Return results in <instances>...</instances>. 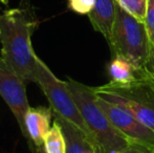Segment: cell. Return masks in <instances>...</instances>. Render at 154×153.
<instances>
[{
  "label": "cell",
  "mask_w": 154,
  "mask_h": 153,
  "mask_svg": "<svg viewBox=\"0 0 154 153\" xmlns=\"http://www.w3.org/2000/svg\"><path fill=\"white\" fill-rule=\"evenodd\" d=\"M35 76H36V83L40 86L41 90L48 100L49 107L53 109L54 115L63 118L77 127L97 149L94 137L88 129L70 91L67 88L65 81L58 79L51 70V68L39 57L37 58Z\"/></svg>",
  "instance_id": "cell-5"
},
{
  "label": "cell",
  "mask_w": 154,
  "mask_h": 153,
  "mask_svg": "<svg viewBox=\"0 0 154 153\" xmlns=\"http://www.w3.org/2000/svg\"><path fill=\"white\" fill-rule=\"evenodd\" d=\"M116 3L114 0H95L94 8L87 15L93 29L109 40L116 20Z\"/></svg>",
  "instance_id": "cell-9"
},
{
  "label": "cell",
  "mask_w": 154,
  "mask_h": 153,
  "mask_svg": "<svg viewBox=\"0 0 154 153\" xmlns=\"http://www.w3.org/2000/svg\"><path fill=\"white\" fill-rule=\"evenodd\" d=\"M44 153H66V139L62 126L55 118L43 143Z\"/></svg>",
  "instance_id": "cell-12"
},
{
  "label": "cell",
  "mask_w": 154,
  "mask_h": 153,
  "mask_svg": "<svg viewBox=\"0 0 154 153\" xmlns=\"http://www.w3.org/2000/svg\"><path fill=\"white\" fill-rule=\"evenodd\" d=\"M88 129L97 143L99 153H121L130 147L99 106L93 87L68 78L65 81Z\"/></svg>",
  "instance_id": "cell-2"
},
{
  "label": "cell",
  "mask_w": 154,
  "mask_h": 153,
  "mask_svg": "<svg viewBox=\"0 0 154 153\" xmlns=\"http://www.w3.org/2000/svg\"><path fill=\"white\" fill-rule=\"evenodd\" d=\"M0 34H1V29H0Z\"/></svg>",
  "instance_id": "cell-19"
},
{
  "label": "cell",
  "mask_w": 154,
  "mask_h": 153,
  "mask_svg": "<svg viewBox=\"0 0 154 153\" xmlns=\"http://www.w3.org/2000/svg\"><path fill=\"white\" fill-rule=\"evenodd\" d=\"M53 109L51 107H31L25 115V129L29 136V146L32 153H44L43 143L51 128Z\"/></svg>",
  "instance_id": "cell-8"
},
{
  "label": "cell",
  "mask_w": 154,
  "mask_h": 153,
  "mask_svg": "<svg viewBox=\"0 0 154 153\" xmlns=\"http://www.w3.org/2000/svg\"><path fill=\"white\" fill-rule=\"evenodd\" d=\"M121 153H150V152L146 151V150L142 149V148L135 147V146H130V147L126 148V149Z\"/></svg>",
  "instance_id": "cell-17"
},
{
  "label": "cell",
  "mask_w": 154,
  "mask_h": 153,
  "mask_svg": "<svg viewBox=\"0 0 154 153\" xmlns=\"http://www.w3.org/2000/svg\"><path fill=\"white\" fill-rule=\"evenodd\" d=\"M107 42L112 57H123L136 68H145L152 46L145 22L126 13L118 4L113 29Z\"/></svg>",
  "instance_id": "cell-4"
},
{
  "label": "cell",
  "mask_w": 154,
  "mask_h": 153,
  "mask_svg": "<svg viewBox=\"0 0 154 153\" xmlns=\"http://www.w3.org/2000/svg\"><path fill=\"white\" fill-rule=\"evenodd\" d=\"M26 85L0 59V96L13 112L23 137L29 144V136L25 129V115L31 106L26 96Z\"/></svg>",
  "instance_id": "cell-7"
},
{
  "label": "cell",
  "mask_w": 154,
  "mask_h": 153,
  "mask_svg": "<svg viewBox=\"0 0 154 153\" xmlns=\"http://www.w3.org/2000/svg\"><path fill=\"white\" fill-rule=\"evenodd\" d=\"M8 0H0V4H8Z\"/></svg>",
  "instance_id": "cell-18"
},
{
  "label": "cell",
  "mask_w": 154,
  "mask_h": 153,
  "mask_svg": "<svg viewBox=\"0 0 154 153\" xmlns=\"http://www.w3.org/2000/svg\"><path fill=\"white\" fill-rule=\"evenodd\" d=\"M97 101L111 124L130 146H135L150 153H154V129L145 125L131 113L113 103L108 102L97 96Z\"/></svg>",
  "instance_id": "cell-6"
},
{
  "label": "cell",
  "mask_w": 154,
  "mask_h": 153,
  "mask_svg": "<svg viewBox=\"0 0 154 153\" xmlns=\"http://www.w3.org/2000/svg\"><path fill=\"white\" fill-rule=\"evenodd\" d=\"M94 4L95 0H68V8L79 15H88Z\"/></svg>",
  "instance_id": "cell-14"
},
{
  "label": "cell",
  "mask_w": 154,
  "mask_h": 153,
  "mask_svg": "<svg viewBox=\"0 0 154 153\" xmlns=\"http://www.w3.org/2000/svg\"><path fill=\"white\" fill-rule=\"evenodd\" d=\"M145 25H146L151 43L154 45V0H148V8H147Z\"/></svg>",
  "instance_id": "cell-15"
},
{
  "label": "cell",
  "mask_w": 154,
  "mask_h": 153,
  "mask_svg": "<svg viewBox=\"0 0 154 153\" xmlns=\"http://www.w3.org/2000/svg\"><path fill=\"white\" fill-rule=\"evenodd\" d=\"M62 126L66 139V153H99L95 146L82 131L65 120L55 116Z\"/></svg>",
  "instance_id": "cell-10"
},
{
  "label": "cell",
  "mask_w": 154,
  "mask_h": 153,
  "mask_svg": "<svg viewBox=\"0 0 154 153\" xmlns=\"http://www.w3.org/2000/svg\"><path fill=\"white\" fill-rule=\"evenodd\" d=\"M93 91L154 129V79L146 68H140L138 77L130 83L109 82L93 87Z\"/></svg>",
  "instance_id": "cell-3"
},
{
  "label": "cell",
  "mask_w": 154,
  "mask_h": 153,
  "mask_svg": "<svg viewBox=\"0 0 154 153\" xmlns=\"http://www.w3.org/2000/svg\"><path fill=\"white\" fill-rule=\"evenodd\" d=\"M120 8L140 22H145L148 0H114Z\"/></svg>",
  "instance_id": "cell-13"
},
{
  "label": "cell",
  "mask_w": 154,
  "mask_h": 153,
  "mask_svg": "<svg viewBox=\"0 0 154 153\" xmlns=\"http://www.w3.org/2000/svg\"><path fill=\"white\" fill-rule=\"evenodd\" d=\"M145 68L147 69V72L151 75V77L154 79V45L151 46V51H150V57H149V60L147 62Z\"/></svg>",
  "instance_id": "cell-16"
},
{
  "label": "cell",
  "mask_w": 154,
  "mask_h": 153,
  "mask_svg": "<svg viewBox=\"0 0 154 153\" xmlns=\"http://www.w3.org/2000/svg\"><path fill=\"white\" fill-rule=\"evenodd\" d=\"M138 70L133 64L123 57H112L107 65V72L110 82L126 84L134 81L138 77Z\"/></svg>",
  "instance_id": "cell-11"
},
{
  "label": "cell",
  "mask_w": 154,
  "mask_h": 153,
  "mask_svg": "<svg viewBox=\"0 0 154 153\" xmlns=\"http://www.w3.org/2000/svg\"><path fill=\"white\" fill-rule=\"evenodd\" d=\"M38 20L31 6L8 8L0 14V59L26 84L36 83L38 56L32 47V36Z\"/></svg>",
  "instance_id": "cell-1"
}]
</instances>
